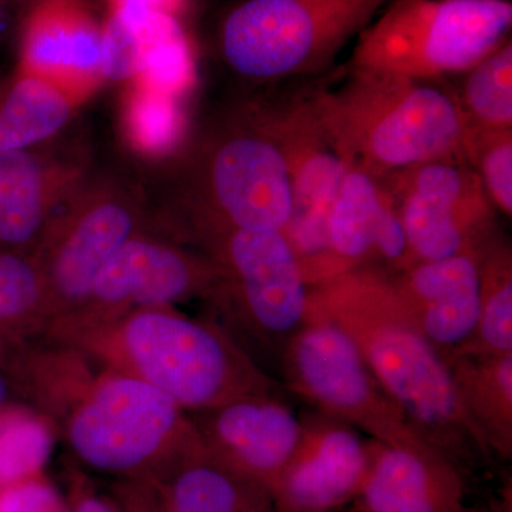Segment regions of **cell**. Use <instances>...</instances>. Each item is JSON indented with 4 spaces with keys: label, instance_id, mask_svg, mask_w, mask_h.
Listing matches in <instances>:
<instances>
[{
    "label": "cell",
    "instance_id": "6",
    "mask_svg": "<svg viewBox=\"0 0 512 512\" xmlns=\"http://www.w3.org/2000/svg\"><path fill=\"white\" fill-rule=\"evenodd\" d=\"M295 211L291 168L272 134L248 111L220 131L194 165L185 221L198 241L231 229L288 231Z\"/></svg>",
    "mask_w": 512,
    "mask_h": 512
},
{
    "label": "cell",
    "instance_id": "31",
    "mask_svg": "<svg viewBox=\"0 0 512 512\" xmlns=\"http://www.w3.org/2000/svg\"><path fill=\"white\" fill-rule=\"evenodd\" d=\"M463 153L494 210L512 215V130L466 127Z\"/></svg>",
    "mask_w": 512,
    "mask_h": 512
},
{
    "label": "cell",
    "instance_id": "2",
    "mask_svg": "<svg viewBox=\"0 0 512 512\" xmlns=\"http://www.w3.org/2000/svg\"><path fill=\"white\" fill-rule=\"evenodd\" d=\"M313 110L346 167L375 177L463 151L466 120L450 82H426L349 66L311 90Z\"/></svg>",
    "mask_w": 512,
    "mask_h": 512
},
{
    "label": "cell",
    "instance_id": "11",
    "mask_svg": "<svg viewBox=\"0 0 512 512\" xmlns=\"http://www.w3.org/2000/svg\"><path fill=\"white\" fill-rule=\"evenodd\" d=\"M218 279L217 266L207 255L143 231L104 266L86 302L50 323L43 335L67 343L136 309L211 299Z\"/></svg>",
    "mask_w": 512,
    "mask_h": 512
},
{
    "label": "cell",
    "instance_id": "30",
    "mask_svg": "<svg viewBox=\"0 0 512 512\" xmlns=\"http://www.w3.org/2000/svg\"><path fill=\"white\" fill-rule=\"evenodd\" d=\"M55 444L53 420L32 407L0 409V487L43 473Z\"/></svg>",
    "mask_w": 512,
    "mask_h": 512
},
{
    "label": "cell",
    "instance_id": "25",
    "mask_svg": "<svg viewBox=\"0 0 512 512\" xmlns=\"http://www.w3.org/2000/svg\"><path fill=\"white\" fill-rule=\"evenodd\" d=\"M49 323L45 281L33 254L0 249V362Z\"/></svg>",
    "mask_w": 512,
    "mask_h": 512
},
{
    "label": "cell",
    "instance_id": "20",
    "mask_svg": "<svg viewBox=\"0 0 512 512\" xmlns=\"http://www.w3.org/2000/svg\"><path fill=\"white\" fill-rule=\"evenodd\" d=\"M151 480L163 512H276L264 485L212 456L201 440Z\"/></svg>",
    "mask_w": 512,
    "mask_h": 512
},
{
    "label": "cell",
    "instance_id": "27",
    "mask_svg": "<svg viewBox=\"0 0 512 512\" xmlns=\"http://www.w3.org/2000/svg\"><path fill=\"white\" fill-rule=\"evenodd\" d=\"M183 101L138 83H127L121 131L128 148L144 160L173 157L183 146L187 128Z\"/></svg>",
    "mask_w": 512,
    "mask_h": 512
},
{
    "label": "cell",
    "instance_id": "18",
    "mask_svg": "<svg viewBox=\"0 0 512 512\" xmlns=\"http://www.w3.org/2000/svg\"><path fill=\"white\" fill-rule=\"evenodd\" d=\"M370 454L372 447L343 421L306 427L301 447L271 488L276 512H335L356 500Z\"/></svg>",
    "mask_w": 512,
    "mask_h": 512
},
{
    "label": "cell",
    "instance_id": "5",
    "mask_svg": "<svg viewBox=\"0 0 512 512\" xmlns=\"http://www.w3.org/2000/svg\"><path fill=\"white\" fill-rule=\"evenodd\" d=\"M64 437L84 466L123 478H154L200 440L185 410L137 379L101 369L63 420Z\"/></svg>",
    "mask_w": 512,
    "mask_h": 512
},
{
    "label": "cell",
    "instance_id": "1",
    "mask_svg": "<svg viewBox=\"0 0 512 512\" xmlns=\"http://www.w3.org/2000/svg\"><path fill=\"white\" fill-rule=\"evenodd\" d=\"M311 308L355 340L377 383L417 437L461 476L493 461L447 360L403 311L389 274L352 268L319 279Z\"/></svg>",
    "mask_w": 512,
    "mask_h": 512
},
{
    "label": "cell",
    "instance_id": "23",
    "mask_svg": "<svg viewBox=\"0 0 512 512\" xmlns=\"http://www.w3.org/2000/svg\"><path fill=\"white\" fill-rule=\"evenodd\" d=\"M389 192L382 178L346 168L326 220V249L340 271L373 261Z\"/></svg>",
    "mask_w": 512,
    "mask_h": 512
},
{
    "label": "cell",
    "instance_id": "21",
    "mask_svg": "<svg viewBox=\"0 0 512 512\" xmlns=\"http://www.w3.org/2000/svg\"><path fill=\"white\" fill-rule=\"evenodd\" d=\"M0 367L33 409L62 423L100 372L82 350L45 335L10 352Z\"/></svg>",
    "mask_w": 512,
    "mask_h": 512
},
{
    "label": "cell",
    "instance_id": "33",
    "mask_svg": "<svg viewBox=\"0 0 512 512\" xmlns=\"http://www.w3.org/2000/svg\"><path fill=\"white\" fill-rule=\"evenodd\" d=\"M109 22L127 29H137L158 16L180 18L187 0H107Z\"/></svg>",
    "mask_w": 512,
    "mask_h": 512
},
{
    "label": "cell",
    "instance_id": "37",
    "mask_svg": "<svg viewBox=\"0 0 512 512\" xmlns=\"http://www.w3.org/2000/svg\"><path fill=\"white\" fill-rule=\"evenodd\" d=\"M60 512H70L69 508H67L66 501H64V507L62 508V510H60Z\"/></svg>",
    "mask_w": 512,
    "mask_h": 512
},
{
    "label": "cell",
    "instance_id": "32",
    "mask_svg": "<svg viewBox=\"0 0 512 512\" xmlns=\"http://www.w3.org/2000/svg\"><path fill=\"white\" fill-rule=\"evenodd\" d=\"M64 498L42 474L0 487V512H60Z\"/></svg>",
    "mask_w": 512,
    "mask_h": 512
},
{
    "label": "cell",
    "instance_id": "3",
    "mask_svg": "<svg viewBox=\"0 0 512 512\" xmlns=\"http://www.w3.org/2000/svg\"><path fill=\"white\" fill-rule=\"evenodd\" d=\"M67 345L101 369L151 384L187 413L274 392L237 340L214 322L192 319L174 306L136 309Z\"/></svg>",
    "mask_w": 512,
    "mask_h": 512
},
{
    "label": "cell",
    "instance_id": "13",
    "mask_svg": "<svg viewBox=\"0 0 512 512\" xmlns=\"http://www.w3.org/2000/svg\"><path fill=\"white\" fill-rule=\"evenodd\" d=\"M103 33L84 0H33L23 20L16 72L55 87L77 109L106 82Z\"/></svg>",
    "mask_w": 512,
    "mask_h": 512
},
{
    "label": "cell",
    "instance_id": "36",
    "mask_svg": "<svg viewBox=\"0 0 512 512\" xmlns=\"http://www.w3.org/2000/svg\"><path fill=\"white\" fill-rule=\"evenodd\" d=\"M13 386L10 383V379L6 373H3L2 367H0V409L9 404L10 396H12Z\"/></svg>",
    "mask_w": 512,
    "mask_h": 512
},
{
    "label": "cell",
    "instance_id": "16",
    "mask_svg": "<svg viewBox=\"0 0 512 512\" xmlns=\"http://www.w3.org/2000/svg\"><path fill=\"white\" fill-rule=\"evenodd\" d=\"M481 255L416 262L390 275L394 295L414 326L444 359L464 352L480 315Z\"/></svg>",
    "mask_w": 512,
    "mask_h": 512
},
{
    "label": "cell",
    "instance_id": "4",
    "mask_svg": "<svg viewBox=\"0 0 512 512\" xmlns=\"http://www.w3.org/2000/svg\"><path fill=\"white\" fill-rule=\"evenodd\" d=\"M511 0H390L356 37L350 66L448 82L511 40Z\"/></svg>",
    "mask_w": 512,
    "mask_h": 512
},
{
    "label": "cell",
    "instance_id": "19",
    "mask_svg": "<svg viewBox=\"0 0 512 512\" xmlns=\"http://www.w3.org/2000/svg\"><path fill=\"white\" fill-rule=\"evenodd\" d=\"M379 444L356 500L363 512H466L464 478L434 451Z\"/></svg>",
    "mask_w": 512,
    "mask_h": 512
},
{
    "label": "cell",
    "instance_id": "12",
    "mask_svg": "<svg viewBox=\"0 0 512 512\" xmlns=\"http://www.w3.org/2000/svg\"><path fill=\"white\" fill-rule=\"evenodd\" d=\"M383 183L396 202L414 264L481 255L497 237L494 207L464 154L414 165Z\"/></svg>",
    "mask_w": 512,
    "mask_h": 512
},
{
    "label": "cell",
    "instance_id": "10",
    "mask_svg": "<svg viewBox=\"0 0 512 512\" xmlns=\"http://www.w3.org/2000/svg\"><path fill=\"white\" fill-rule=\"evenodd\" d=\"M286 367L293 389L336 420L386 446L433 451L377 383L355 340L312 308L308 322L289 339Z\"/></svg>",
    "mask_w": 512,
    "mask_h": 512
},
{
    "label": "cell",
    "instance_id": "38",
    "mask_svg": "<svg viewBox=\"0 0 512 512\" xmlns=\"http://www.w3.org/2000/svg\"><path fill=\"white\" fill-rule=\"evenodd\" d=\"M466 512H473V511L467 510ZM481 512H484V511H481Z\"/></svg>",
    "mask_w": 512,
    "mask_h": 512
},
{
    "label": "cell",
    "instance_id": "34",
    "mask_svg": "<svg viewBox=\"0 0 512 512\" xmlns=\"http://www.w3.org/2000/svg\"><path fill=\"white\" fill-rule=\"evenodd\" d=\"M111 497L119 512H163L157 485L151 478H123Z\"/></svg>",
    "mask_w": 512,
    "mask_h": 512
},
{
    "label": "cell",
    "instance_id": "24",
    "mask_svg": "<svg viewBox=\"0 0 512 512\" xmlns=\"http://www.w3.org/2000/svg\"><path fill=\"white\" fill-rule=\"evenodd\" d=\"M74 110L55 87L16 72L0 82V153L45 144L67 126Z\"/></svg>",
    "mask_w": 512,
    "mask_h": 512
},
{
    "label": "cell",
    "instance_id": "28",
    "mask_svg": "<svg viewBox=\"0 0 512 512\" xmlns=\"http://www.w3.org/2000/svg\"><path fill=\"white\" fill-rule=\"evenodd\" d=\"M467 350L512 355V256L510 245L498 237L481 254L480 315Z\"/></svg>",
    "mask_w": 512,
    "mask_h": 512
},
{
    "label": "cell",
    "instance_id": "26",
    "mask_svg": "<svg viewBox=\"0 0 512 512\" xmlns=\"http://www.w3.org/2000/svg\"><path fill=\"white\" fill-rule=\"evenodd\" d=\"M131 30L137 36V59L136 73L128 83L184 100L195 86L197 64L180 18L158 16Z\"/></svg>",
    "mask_w": 512,
    "mask_h": 512
},
{
    "label": "cell",
    "instance_id": "14",
    "mask_svg": "<svg viewBox=\"0 0 512 512\" xmlns=\"http://www.w3.org/2000/svg\"><path fill=\"white\" fill-rule=\"evenodd\" d=\"M284 151L293 181L295 211L286 235L295 251L326 247V220L346 164L330 144L313 110L311 92L282 106L251 110Z\"/></svg>",
    "mask_w": 512,
    "mask_h": 512
},
{
    "label": "cell",
    "instance_id": "22",
    "mask_svg": "<svg viewBox=\"0 0 512 512\" xmlns=\"http://www.w3.org/2000/svg\"><path fill=\"white\" fill-rule=\"evenodd\" d=\"M468 416L501 458L512 454V355L460 353L448 360Z\"/></svg>",
    "mask_w": 512,
    "mask_h": 512
},
{
    "label": "cell",
    "instance_id": "17",
    "mask_svg": "<svg viewBox=\"0 0 512 512\" xmlns=\"http://www.w3.org/2000/svg\"><path fill=\"white\" fill-rule=\"evenodd\" d=\"M0 153V249L33 254L57 210L89 177L83 158L42 147Z\"/></svg>",
    "mask_w": 512,
    "mask_h": 512
},
{
    "label": "cell",
    "instance_id": "8",
    "mask_svg": "<svg viewBox=\"0 0 512 512\" xmlns=\"http://www.w3.org/2000/svg\"><path fill=\"white\" fill-rule=\"evenodd\" d=\"M144 225L146 210L133 188L107 175L86 178L33 252L45 281L47 326L86 302L104 266Z\"/></svg>",
    "mask_w": 512,
    "mask_h": 512
},
{
    "label": "cell",
    "instance_id": "29",
    "mask_svg": "<svg viewBox=\"0 0 512 512\" xmlns=\"http://www.w3.org/2000/svg\"><path fill=\"white\" fill-rule=\"evenodd\" d=\"M456 90L466 127L512 130V42L464 73Z\"/></svg>",
    "mask_w": 512,
    "mask_h": 512
},
{
    "label": "cell",
    "instance_id": "35",
    "mask_svg": "<svg viewBox=\"0 0 512 512\" xmlns=\"http://www.w3.org/2000/svg\"><path fill=\"white\" fill-rule=\"evenodd\" d=\"M70 512H119L113 497L100 494L92 481L80 471H70L67 477V497Z\"/></svg>",
    "mask_w": 512,
    "mask_h": 512
},
{
    "label": "cell",
    "instance_id": "9",
    "mask_svg": "<svg viewBox=\"0 0 512 512\" xmlns=\"http://www.w3.org/2000/svg\"><path fill=\"white\" fill-rule=\"evenodd\" d=\"M217 266L210 301L262 338L291 339L311 315L309 278L291 239L274 229H231L198 239Z\"/></svg>",
    "mask_w": 512,
    "mask_h": 512
},
{
    "label": "cell",
    "instance_id": "15",
    "mask_svg": "<svg viewBox=\"0 0 512 512\" xmlns=\"http://www.w3.org/2000/svg\"><path fill=\"white\" fill-rule=\"evenodd\" d=\"M188 416L208 453L269 493L306 431L296 414L272 394L239 397Z\"/></svg>",
    "mask_w": 512,
    "mask_h": 512
},
{
    "label": "cell",
    "instance_id": "7",
    "mask_svg": "<svg viewBox=\"0 0 512 512\" xmlns=\"http://www.w3.org/2000/svg\"><path fill=\"white\" fill-rule=\"evenodd\" d=\"M389 2L242 0L222 20V57L258 82L323 73Z\"/></svg>",
    "mask_w": 512,
    "mask_h": 512
}]
</instances>
